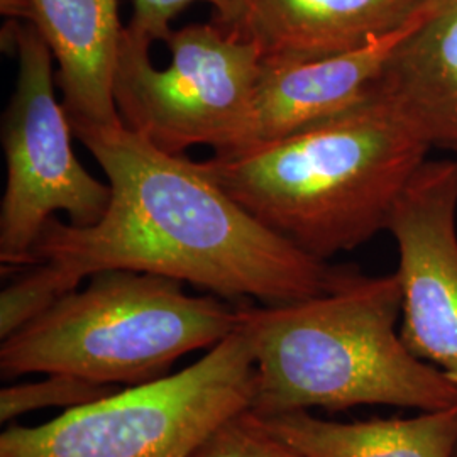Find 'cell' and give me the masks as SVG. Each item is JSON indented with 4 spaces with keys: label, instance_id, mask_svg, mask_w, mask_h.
Masks as SVG:
<instances>
[{
    "label": "cell",
    "instance_id": "1",
    "mask_svg": "<svg viewBox=\"0 0 457 457\" xmlns=\"http://www.w3.org/2000/svg\"><path fill=\"white\" fill-rule=\"evenodd\" d=\"M71 129L104 170L111 204L90 228L51 217L33 264L53 262L80 283L98 271L131 270L262 305L332 292L354 271L332 268L266 228L204 163L162 151L122 122Z\"/></svg>",
    "mask_w": 457,
    "mask_h": 457
},
{
    "label": "cell",
    "instance_id": "2",
    "mask_svg": "<svg viewBox=\"0 0 457 457\" xmlns=\"http://www.w3.org/2000/svg\"><path fill=\"white\" fill-rule=\"evenodd\" d=\"M428 149L375 83L343 114L202 163L266 228L326 262L386 230Z\"/></svg>",
    "mask_w": 457,
    "mask_h": 457
},
{
    "label": "cell",
    "instance_id": "3",
    "mask_svg": "<svg viewBox=\"0 0 457 457\" xmlns=\"http://www.w3.org/2000/svg\"><path fill=\"white\" fill-rule=\"evenodd\" d=\"M396 273L353 271L319 296L283 305H239L256 364L249 410L273 417L311 409L393 405L422 411L457 407V383L419 360L396 332Z\"/></svg>",
    "mask_w": 457,
    "mask_h": 457
},
{
    "label": "cell",
    "instance_id": "4",
    "mask_svg": "<svg viewBox=\"0 0 457 457\" xmlns=\"http://www.w3.org/2000/svg\"><path fill=\"white\" fill-rule=\"evenodd\" d=\"M0 345L4 378L65 373L102 385H143L239 327V305L185 294L181 281L105 270Z\"/></svg>",
    "mask_w": 457,
    "mask_h": 457
},
{
    "label": "cell",
    "instance_id": "5",
    "mask_svg": "<svg viewBox=\"0 0 457 457\" xmlns=\"http://www.w3.org/2000/svg\"><path fill=\"white\" fill-rule=\"evenodd\" d=\"M256 364L241 327L192 366L66 410L36 427H9L0 457H192L232 415L251 407Z\"/></svg>",
    "mask_w": 457,
    "mask_h": 457
},
{
    "label": "cell",
    "instance_id": "6",
    "mask_svg": "<svg viewBox=\"0 0 457 457\" xmlns=\"http://www.w3.org/2000/svg\"><path fill=\"white\" fill-rule=\"evenodd\" d=\"M17 56L14 96L2 120L7 183L0 207V262L33 264V247L51 217L90 228L107 212L111 185L92 177L71 147V122L54 96L53 53L31 22H9Z\"/></svg>",
    "mask_w": 457,
    "mask_h": 457
},
{
    "label": "cell",
    "instance_id": "7",
    "mask_svg": "<svg viewBox=\"0 0 457 457\" xmlns=\"http://www.w3.org/2000/svg\"><path fill=\"white\" fill-rule=\"evenodd\" d=\"M171 62L154 68L151 45L122 36L114 100L122 124L170 154L226 146L243 122L262 75L254 45L222 24H190L164 41Z\"/></svg>",
    "mask_w": 457,
    "mask_h": 457
},
{
    "label": "cell",
    "instance_id": "8",
    "mask_svg": "<svg viewBox=\"0 0 457 457\" xmlns=\"http://www.w3.org/2000/svg\"><path fill=\"white\" fill-rule=\"evenodd\" d=\"M398 247L400 337L457 383V160L427 162L386 222Z\"/></svg>",
    "mask_w": 457,
    "mask_h": 457
},
{
    "label": "cell",
    "instance_id": "9",
    "mask_svg": "<svg viewBox=\"0 0 457 457\" xmlns=\"http://www.w3.org/2000/svg\"><path fill=\"white\" fill-rule=\"evenodd\" d=\"M441 2H428L402 28L362 48L311 62L262 65L243 122L226 146L213 154L228 156L275 143L358 105L373 90L396 46Z\"/></svg>",
    "mask_w": 457,
    "mask_h": 457
},
{
    "label": "cell",
    "instance_id": "10",
    "mask_svg": "<svg viewBox=\"0 0 457 457\" xmlns=\"http://www.w3.org/2000/svg\"><path fill=\"white\" fill-rule=\"evenodd\" d=\"M432 0H237L228 29L254 45L262 65L311 62L366 46Z\"/></svg>",
    "mask_w": 457,
    "mask_h": 457
},
{
    "label": "cell",
    "instance_id": "11",
    "mask_svg": "<svg viewBox=\"0 0 457 457\" xmlns=\"http://www.w3.org/2000/svg\"><path fill=\"white\" fill-rule=\"evenodd\" d=\"M31 24L58 63L56 83L71 126L122 122L114 100L126 29L119 19V0H31Z\"/></svg>",
    "mask_w": 457,
    "mask_h": 457
},
{
    "label": "cell",
    "instance_id": "12",
    "mask_svg": "<svg viewBox=\"0 0 457 457\" xmlns=\"http://www.w3.org/2000/svg\"><path fill=\"white\" fill-rule=\"evenodd\" d=\"M376 88L427 146L457 149V0H442L396 46Z\"/></svg>",
    "mask_w": 457,
    "mask_h": 457
},
{
    "label": "cell",
    "instance_id": "13",
    "mask_svg": "<svg viewBox=\"0 0 457 457\" xmlns=\"http://www.w3.org/2000/svg\"><path fill=\"white\" fill-rule=\"evenodd\" d=\"M258 419L271 434L311 457L456 456L457 407L413 419L353 424L322 420L309 411Z\"/></svg>",
    "mask_w": 457,
    "mask_h": 457
},
{
    "label": "cell",
    "instance_id": "14",
    "mask_svg": "<svg viewBox=\"0 0 457 457\" xmlns=\"http://www.w3.org/2000/svg\"><path fill=\"white\" fill-rule=\"evenodd\" d=\"M79 287V279L53 262H34L22 268L21 275L0 294V339L31 324Z\"/></svg>",
    "mask_w": 457,
    "mask_h": 457
},
{
    "label": "cell",
    "instance_id": "15",
    "mask_svg": "<svg viewBox=\"0 0 457 457\" xmlns=\"http://www.w3.org/2000/svg\"><path fill=\"white\" fill-rule=\"evenodd\" d=\"M112 385H102L80 376L48 373L46 378L19 383L0 392V420L9 422L29 411L65 407L77 409L114 393Z\"/></svg>",
    "mask_w": 457,
    "mask_h": 457
},
{
    "label": "cell",
    "instance_id": "16",
    "mask_svg": "<svg viewBox=\"0 0 457 457\" xmlns=\"http://www.w3.org/2000/svg\"><path fill=\"white\" fill-rule=\"evenodd\" d=\"M192 457H311L271 434L245 410L219 425Z\"/></svg>",
    "mask_w": 457,
    "mask_h": 457
},
{
    "label": "cell",
    "instance_id": "17",
    "mask_svg": "<svg viewBox=\"0 0 457 457\" xmlns=\"http://www.w3.org/2000/svg\"><path fill=\"white\" fill-rule=\"evenodd\" d=\"M195 2L211 4L215 9V22L228 28L236 17L237 0H132L134 14L128 29L143 41H166L173 33L175 17Z\"/></svg>",
    "mask_w": 457,
    "mask_h": 457
},
{
    "label": "cell",
    "instance_id": "18",
    "mask_svg": "<svg viewBox=\"0 0 457 457\" xmlns=\"http://www.w3.org/2000/svg\"><path fill=\"white\" fill-rule=\"evenodd\" d=\"M0 12L11 19H24L31 22L33 5L31 0H0Z\"/></svg>",
    "mask_w": 457,
    "mask_h": 457
},
{
    "label": "cell",
    "instance_id": "19",
    "mask_svg": "<svg viewBox=\"0 0 457 457\" xmlns=\"http://www.w3.org/2000/svg\"><path fill=\"white\" fill-rule=\"evenodd\" d=\"M454 457H457V451H456V456H454Z\"/></svg>",
    "mask_w": 457,
    "mask_h": 457
}]
</instances>
